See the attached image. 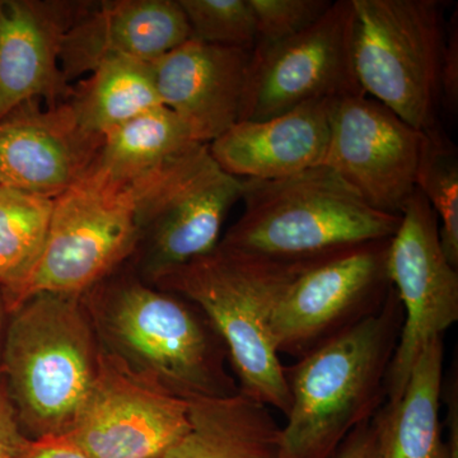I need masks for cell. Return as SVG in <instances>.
I'll list each match as a JSON object with an SVG mask.
<instances>
[{"mask_svg": "<svg viewBox=\"0 0 458 458\" xmlns=\"http://www.w3.org/2000/svg\"><path fill=\"white\" fill-rule=\"evenodd\" d=\"M403 313L396 291L382 309L284 366L291 405L278 458H330L385 405L386 381Z\"/></svg>", "mask_w": 458, "mask_h": 458, "instance_id": "cell-1", "label": "cell"}, {"mask_svg": "<svg viewBox=\"0 0 458 458\" xmlns=\"http://www.w3.org/2000/svg\"><path fill=\"white\" fill-rule=\"evenodd\" d=\"M241 181L243 213L218 246L265 260H324L391 240L401 223V216L369 207L327 165L282 179Z\"/></svg>", "mask_w": 458, "mask_h": 458, "instance_id": "cell-2", "label": "cell"}, {"mask_svg": "<svg viewBox=\"0 0 458 458\" xmlns=\"http://www.w3.org/2000/svg\"><path fill=\"white\" fill-rule=\"evenodd\" d=\"M303 264L265 260L216 246L155 282L207 316L227 349L238 391L284 415L291 394L270 319L286 284Z\"/></svg>", "mask_w": 458, "mask_h": 458, "instance_id": "cell-3", "label": "cell"}, {"mask_svg": "<svg viewBox=\"0 0 458 458\" xmlns=\"http://www.w3.org/2000/svg\"><path fill=\"white\" fill-rule=\"evenodd\" d=\"M182 156L135 179L90 165L54 199L44 254L18 307L38 293L84 297L131 258L143 240L153 199Z\"/></svg>", "mask_w": 458, "mask_h": 458, "instance_id": "cell-4", "label": "cell"}, {"mask_svg": "<svg viewBox=\"0 0 458 458\" xmlns=\"http://www.w3.org/2000/svg\"><path fill=\"white\" fill-rule=\"evenodd\" d=\"M3 377L20 426L42 437L64 436L98 375V333L83 297L32 295L12 312Z\"/></svg>", "mask_w": 458, "mask_h": 458, "instance_id": "cell-5", "label": "cell"}, {"mask_svg": "<svg viewBox=\"0 0 458 458\" xmlns=\"http://www.w3.org/2000/svg\"><path fill=\"white\" fill-rule=\"evenodd\" d=\"M93 325L106 351L182 399L238 393L225 369V343L195 304L180 295L123 280L110 286Z\"/></svg>", "mask_w": 458, "mask_h": 458, "instance_id": "cell-6", "label": "cell"}, {"mask_svg": "<svg viewBox=\"0 0 458 458\" xmlns=\"http://www.w3.org/2000/svg\"><path fill=\"white\" fill-rule=\"evenodd\" d=\"M352 56L367 96L419 131L441 129L439 64L445 38L438 0H352Z\"/></svg>", "mask_w": 458, "mask_h": 458, "instance_id": "cell-7", "label": "cell"}, {"mask_svg": "<svg viewBox=\"0 0 458 458\" xmlns=\"http://www.w3.org/2000/svg\"><path fill=\"white\" fill-rule=\"evenodd\" d=\"M390 242L376 241L297 270L271 315L279 355L300 360L382 309L394 288Z\"/></svg>", "mask_w": 458, "mask_h": 458, "instance_id": "cell-8", "label": "cell"}, {"mask_svg": "<svg viewBox=\"0 0 458 458\" xmlns=\"http://www.w3.org/2000/svg\"><path fill=\"white\" fill-rule=\"evenodd\" d=\"M352 40V0H337L302 32L270 47H255L240 120L259 122L307 102L366 95L355 74Z\"/></svg>", "mask_w": 458, "mask_h": 458, "instance_id": "cell-9", "label": "cell"}, {"mask_svg": "<svg viewBox=\"0 0 458 458\" xmlns=\"http://www.w3.org/2000/svg\"><path fill=\"white\" fill-rule=\"evenodd\" d=\"M438 228L436 213L417 189L388 251V274L403 321L388 369L386 403L399 399L428 344L458 321V273L443 254Z\"/></svg>", "mask_w": 458, "mask_h": 458, "instance_id": "cell-10", "label": "cell"}, {"mask_svg": "<svg viewBox=\"0 0 458 458\" xmlns=\"http://www.w3.org/2000/svg\"><path fill=\"white\" fill-rule=\"evenodd\" d=\"M189 426L188 400L102 349L92 387L64 436L89 458H156Z\"/></svg>", "mask_w": 458, "mask_h": 458, "instance_id": "cell-11", "label": "cell"}, {"mask_svg": "<svg viewBox=\"0 0 458 458\" xmlns=\"http://www.w3.org/2000/svg\"><path fill=\"white\" fill-rule=\"evenodd\" d=\"M426 138L369 96L337 99L324 165L373 209L401 216L417 191Z\"/></svg>", "mask_w": 458, "mask_h": 458, "instance_id": "cell-12", "label": "cell"}, {"mask_svg": "<svg viewBox=\"0 0 458 458\" xmlns=\"http://www.w3.org/2000/svg\"><path fill=\"white\" fill-rule=\"evenodd\" d=\"M242 195V181L213 161L208 146L192 148L174 165L148 212L143 273L149 282L210 254L223 223Z\"/></svg>", "mask_w": 458, "mask_h": 458, "instance_id": "cell-13", "label": "cell"}, {"mask_svg": "<svg viewBox=\"0 0 458 458\" xmlns=\"http://www.w3.org/2000/svg\"><path fill=\"white\" fill-rule=\"evenodd\" d=\"M191 38L179 0H111L87 5L63 38L66 83L114 60L153 63Z\"/></svg>", "mask_w": 458, "mask_h": 458, "instance_id": "cell-14", "label": "cell"}, {"mask_svg": "<svg viewBox=\"0 0 458 458\" xmlns=\"http://www.w3.org/2000/svg\"><path fill=\"white\" fill-rule=\"evenodd\" d=\"M89 3L0 0V120L30 102L71 92L60 68L63 38Z\"/></svg>", "mask_w": 458, "mask_h": 458, "instance_id": "cell-15", "label": "cell"}, {"mask_svg": "<svg viewBox=\"0 0 458 458\" xmlns=\"http://www.w3.org/2000/svg\"><path fill=\"white\" fill-rule=\"evenodd\" d=\"M251 56V50L190 38L150 63L162 106L208 146L240 122Z\"/></svg>", "mask_w": 458, "mask_h": 458, "instance_id": "cell-16", "label": "cell"}, {"mask_svg": "<svg viewBox=\"0 0 458 458\" xmlns=\"http://www.w3.org/2000/svg\"><path fill=\"white\" fill-rule=\"evenodd\" d=\"M102 141L81 131L64 101L30 102L0 120V186L55 199L89 170Z\"/></svg>", "mask_w": 458, "mask_h": 458, "instance_id": "cell-17", "label": "cell"}, {"mask_svg": "<svg viewBox=\"0 0 458 458\" xmlns=\"http://www.w3.org/2000/svg\"><path fill=\"white\" fill-rule=\"evenodd\" d=\"M333 99L271 117L240 120L208 144L216 165L240 180H276L324 165Z\"/></svg>", "mask_w": 458, "mask_h": 458, "instance_id": "cell-18", "label": "cell"}, {"mask_svg": "<svg viewBox=\"0 0 458 458\" xmlns=\"http://www.w3.org/2000/svg\"><path fill=\"white\" fill-rule=\"evenodd\" d=\"M189 401V429L156 458H278L280 427L245 394Z\"/></svg>", "mask_w": 458, "mask_h": 458, "instance_id": "cell-19", "label": "cell"}, {"mask_svg": "<svg viewBox=\"0 0 458 458\" xmlns=\"http://www.w3.org/2000/svg\"><path fill=\"white\" fill-rule=\"evenodd\" d=\"M443 337L415 360L403 394L375 415L379 458H445L439 410L445 388Z\"/></svg>", "mask_w": 458, "mask_h": 458, "instance_id": "cell-20", "label": "cell"}, {"mask_svg": "<svg viewBox=\"0 0 458 458\" xmlns=\"http://www.w3.org/2000/svg\"><path fill=\"white\" fill-rule=\"evenodd\" d=\"M66 106L81 131L101 140L140 114L162 106L150 63L114 60L71 87Z\"/></svg>", "mask_w": 458, "mask_h": 458, "instance_id": "cell-21", "label": "cell"}, {"mask_svg": "<svg viewBox=\"0 0 458 458\" xmlns=\"http://www.w3.org/2000/svg\"><path fill=\"white\" fill-rule=\"evenodd\" d=\"M199 144L176 114L159 106L105 135L92 165L114 176L135 179L164 167Z\"/></svg>", "mask_w": 458, "mask_h": 458, "instance_id": "cell-22", "label": "cell"}, {"mask_svg": "<svg viewBox=\"0 0 458 458\" xmlns=\"http://www.w3.org/2000/svg\"><path fill=\"white\" fill-rule=\"evenodd\" d=\"M53 207L54 199L0 189V291L9 312L44 254Z\"/></svg>", "mask_w": 458, "mask_h": 458, "instance_id": "cell-23", "label": "cell"}, {"mask_svg": "<svg viewBox=\"0 0 458 458\" xmlns=\"http://www.w3.org/2000/svg\"><path fill=\"white\" fill-rule=\"evenodd\" d=\"M417 189L426 197L437 219L439 242L452 267H458V153L442 128L426 132Z\"/></svg>", "mask_w": 458, "mask_h": 458, "instance_id": "cell-24", "label": "cell"}, {"mask_svg": "<svg viewBox=\"0 0 458 458\" xmlns=\"http://www.w3.org/2000/svg\"><path fill=\"white\" fill-rule=\"evenodd\" d=\"M191 38L219 47L254 50L256 22L249 0H179Z\"/></svg>", "mask_w": 458, "mask_h": 458, "instance_id": "cell-25", "label": "cell"}, {"mask_svg": "<svg viewBox=\"0 0 458 458\" xmlns=\"http://www.w3.org/2000/svg\"><path fill=\"white\" fill-rule=\"evenodd\" d=\"M256 22V47H270L302 32L327 13L330 0H249Z\"/></svg>", "mask_w": 458, "mask_h": 458, "instance_id": "cell-26", "label": "cell"}, {"mask_svg": "<svg viewBox=\"0 0 458 458\" xmlns=\"http://www.w3.org/2000/svg\"><path fill=\"white\" fill-rule=\"evenodd\" d=\"M439 107L454 117L458 110V12L445 23L439 64Z\"/></svg>", "mask_w": 458, "mask_h": 458, "instance_id": "cell-27", "label": "cell"}, {"mask_svg": "<svg viewBox=\"0 0 458 458\" xmlns=\"http://www.w3.org/2000/svg\"><path fill=\"white\" fill-rule=\"evenodd\" d=\"M13 458H89L65 436L26 438Z\"/></svg>", "mask_w": 458, "mask_h": 458, "instance_id": "cell-28", "label": "cell"}, {"mask_svg": "<svg viewBox=\"0 0 458 458\" xmlns=\"http://www.w3.org/2000/svg\"><path fill=\"white\" fill-rule=\"evenodd\" d=\"M26 437L9 397L4 377H0V458H13Z\"/></svg>", "mask_w": 458, "mask_h": 458, "instance_id": "cell-29", "label": "cell"}, {"mask_svg": "<svg viewBox=\"0 0 458 458\" xmlns=\"http://www.w3.org/2000/svg\"><path fill=\"white\" fill-rule=\"evenodd\" d=\"M330 458H379L376 418L355 428Z\"/></svg>", "mask_w": 458, "mask_h": 458, "instance_id": "cell-30", "label": "cell"}, {"mask_svg": "<svg viewBox=\"0 0 458 458\" xmlns=\"http://www.w3.org/2000/svg\"><path fill=\"white\" fill-rule=\"evenodd\" d=\"M442 401L447 403V419L445 424L448 428L447 456L445 458H458V390L457 376H450L447 388H443Z\"/></svg>", "mask_w": 458, "mask_h": 458, "instance_id": "cell-31", "label": "cell"}, {"mask_svg": "<svg viewBox=\"0 0 458 458\" xmlns=\"http://www.w3.org/2000/svg\"><path fill=\"white\" fill-rule=\"evenodd\" d=\"M3 306H4V302H3L2 293H0V354H2V316H3Z\"/></svg>", "mask_w": 458, "mask_h": 458, "instance_id": "cell-32", "label": "cell"}, {"mask_svg": "<svg viewBox=\"0 0 458 458\" xmlns=\"http://www.w3.org/2000/svg\"><path fill=\"white\" fill-rule=\"evenodd\" d=\"M0 189H2V186H0Z\"/></svg>", "mask_w": 458, "mask_h": 458, "instance_id": "cell-33", "label": "cell"}]
</instances>
